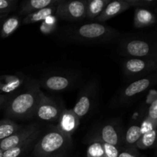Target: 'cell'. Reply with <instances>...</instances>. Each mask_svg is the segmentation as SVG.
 <instances>
[{"label":"cell","mask_w":157,"mask_h":157,"mask_svg":"<svg viewBox=\"0 0 157 157\" xmlns=\"http://www.w3.org/2000/svg\"><path fill=\"white\" fill-rule=\"evenodd\" d=\"M130 8V6L126 2L125 0H115L110 2L102 13L96 18V21L99 22H104L123 13Z\"/></svg>","instance_id":"cell-15"},{"label":"cell","mask_w":157,"mask_h":157,"mask_svg":"<svg viewBox=\"0 0 157 157\" xmlns=\"http://www.w3.org/2000/svg\"><path fill=\"white\" fill-rule=\"evenodd\" d=\"M10 96L11 95L5 94L0 92V110L6 107L7 102L9 101V98H10Z\"/></svg>","instance_id":"cell-33"},{"label":"cell","mask_w":157,"mask_h":157,"mask_svg":"<svg viewBox=\"0 0 157 157\" xmlns=\"http://www.w3.org/2000/svg\"><path fill=\"white\" fill-rule=\"evenodd\" d=\"M147 117H148L149 119L154 121V122H157V99L153 101L149 105Z\"/></svg>","instance_id":"cell-31"},{"label":"cell","mask_w":157,"mask_h":157,"mask_svg":"<svg viewBox=\"0 0 157 157\" xmlns=\"http://www.w3.org/2000/svg\"><path fill=\"white\" fill-rule=\"evenodd\" d=\"M110 0H87L86 18L96 19L103 12Z\"/></svg>","instance_id":"cell-20"},{"label":"cell","mask_w":157,"mask_h":157,"mask_svg":"<svg viewBox=\"0 0 157 157\" xmlns=\"http://www.w3.org/2000/svg\"><path fill=\"white\" fill-rule=\"evenodd\" d=\"M156 73L146 78L131 81L118 93L114 104L117 107H126L132 104L141 98L156 81Z\"/></svg>","instance_id":"cell-5"},{"label":"cell","mask_w":157,"mask_h":157,"mask_svg":"<svg viewBox=\"0 0 157 157\" xmlns=\"http://www.w3.org/2000/svg\"><path fill=\"white\" fill-rule=\"evenodd\" d=\"M6 16H7V15H3V14H0V19L6 18Z\"/></svg>","instance_id":"cell-35"},{"label":"cell","mask_w":157,"mask_h":157,"mask_svg":"<svg viewBox=\"0 0 157 157\" xmlns=\"http://www.w3.org/2000/svg\"><path fill=\"white\" fill-rule=\"evenodd\" d=\"M2 154H3V151L0 150V157H2Z\"/></svg>","instance_id":"cell-36"},{"label":"cell","mask_w":157,"mask_h":157,"mask_svg":"<svg viewBox=\"0 0 157 157\" xmlns=\"http://www.w3.org/2000/svg\"><path fill=\"white\" fill-rule=\"evenodd\" d=\"M117 51L127 58H157L156 41L140 35H121L117 38Z\"/></svg>","instance_id":"cell-3"},{"label":"cell","mask_w":157,"mask_h":157,"mask_svg":"<svg viewBox=\"0 0 157 157\" xmlns=\"http://www.w3.org/2000/svg\"><path fill=\"white\" fill-rule=\"evenodd\" d=\"M55 157H67V153L66 154H61V155H58V156H55Z\"/></svg>","instance_id":"cell-34"},{"label":"cell","mask_w":157,"mask_h":157,"mask_svg":"<svg viewBox=\"0 0 157 157\" xmlns=\"http://www.w3.org/2000/svg\"><path fill=\"white\" fill-rule=\"evenodd\" d=\"M41 132L39 126L35 123L29 124L27 126H23L18 131L12 134L9 137L0 141V150L2 151L9 150L11 148L16 147L22 144L24 141L32 137L34 135Z\"/></svg>","instance_id":"cell-12"},{"label":"cell","mask_w":157,"mask_h":157,"mask_svg":"<svg viewBox=\"0 0 157 157\" xmlns=\"http://www.w3.org/2000/svg\"><path fill=\"white\" fill-rule=\"evenodd\" d=\"M21 18L18 15H12L6 18L2 23L0 35L2 38H6L12 35L21 24Z\"/></svg>","instance_id":"cell-21"},{"label":"cell","mask_w":157,"mask_h":157,"mask_svg":"<svg viewBox=\"0 0 157 157\" xmlns=\"http://www.w3.org/2000/svg\"><path fill=\"white\" fill-rule=\"evenodd\" d=\"M118 157H144L138 151L136 147H126L123 150H121Z\"/></svg>","instance_id":"cell-29"},{"label":"cell","mask_w":157,"mask_h":157,"mask_svg":"<svg viewBox=\"0 0 157 157\" xmlns=\"http://www.w3.org/2000/svg\"><path fill=\"white\" fill-rule=\"evenodd\" d=\"M57 6L58 5L49 6V7L44 8V9H40L36 12L29 14V15H25L24 18L21 20V23H22V25H32L34 23L44 21L47 18L55 14Z\"/></svg>","instance_id":"cell-19"},{"label":"cell","mask_w":157,"mask_h":157,"mask_svg":"<svg viewBox=\"0 0 157 157\" xmlns=\"http://www.w3.org/2000/svg\"><path fill=\"white\" fill-rule=\"evenodd\" d=\"M157 58H127L122 64L124 76L130 81H136L156 73Z\"/></svg>","instance_id":"cell-7"},{"label":"cell","mask_w":157,"mask_h":157,"mask_svg":"<svg viewBox=\"0 0 157 157\" xmlns=\"http://www.w3.org/2000/svg\"><path fill=\"white\" fill-rule=\"evenodd\" d=\"M61 0H28L21 2L18 7V16H25L34 12L58 5Z\"/></svg>","instance_id":"cell-16"},{"label":"cell","mask_w":157,"mask_h":157,"mask_svg":"<svg viewBox=\"0 0 157 157\" xmlns=\"http://www.w3.org/2000/svg\"><path fill=\"white\" fill-rule=\"evenodd\" d=\"M22 127L21 124H17L15 121L7 118L0 121V141L12 136Z\"/></svg>","instance_id":"cell-22"},{"label":"cell","mask_w":157,"mask_h":157,"mask_svg":"<svg viewBox=\"0 0 157 157\" xmlns=\"http://www.w3.org/2000/svg\"><path fill=\"white\" fill-rule=\"evenodd\" d=\"M157 127V122L151 121L149 119L148 117H146L144 120H143L142 123L140 125V129L141 134L144 135L145 133H149V132L152 131L153 130H156Z\"/></svg>","instance_id":"cell-28"},{"label":"cell","mask_w":157,"mask_h":157,"mask_svg":"<svg viewBox=\"0 0 157 157\" xmlns=\"http://www.w3.org/2000/svg\"><path fill=\"white\" fill-rule=\"evenodd\" d=\"M142 134L140 129V125L132 124L128 127L127 132L124 133L123 144H124L126 147H135L136 142L139 140Z\"/></svg>","instance_id":"cell-23"},{"label":"cell","mask_w":157,"mask_h":157,"mask_svg":"<svg viewBox=\"0 0 157 157\" xmlns=\"http://www.w3.org/2000/svg\"><path fill=\"white\" fill-rule=\"evenodd\" d=\"M156 17L151 10L148 9L136 8L133 18V26L136 29L149 27L154 25Z\"/></svg>","instance_id":"cell-17"},{"label":"cell","mask_w":157,"mask_h":157,"mask_svg":"<svg viewBox=\"0 0 157 157\" xmlns=\"http://www.w3.org/2000/svg\"><path fill=\"white\" fill-rule=\"evenodd\" d=\"M87 157H105L104 142L96 136H92L87 149Z\"/></svg>","instance_id":"cell-24"},{"label":"cell","mask_w":157,"mask_h":157,"mask_svg":"<svg viewBox=\"0 0 157 157\" xmlns=\"http://www.w3.org/2000/svg\"><path fill=\"white\" fill-rule=\"evenodd\" d=\"M28 77L22 73H14L0 76V92L12 95L19 91L27 81Z\"/></svg>","instance_id":"cell-13"},{"label":"cell","mask_w":157,"mask_h":157,"mask_svg":"<svg viewBox=\"0 0 157 157\" xmlns=\"http://www.w3.org/2000/svg\"><path fill=\"white\" fill-rule=\"evenodd\" d=\"M64 108L62 103L41 91L34 117L43 122L57 123Z\"/></svg>","instance_id":"cell-9"},{"label":"cell","mask_w":157,"mask_h":157,"mask_svg":"<svg viewBox=\"0 0 157 157\" xmlns=\"http://www.w3.org/2000/svg\"><path fill=\"white\" fill-rule=\"evenodd\" d=\"M126 2L131 7L147 9V8L155 7L156 5V0H125Z\"/></svg>","instance_id":"cell-26"},{"label":"cell","mask_w":157,"mask_h":157,"mask_svg":"<svg viewBox=\"0 0 157 157\" xmlns=\"http://www.w3.org/2000/svg\"><path fill=\"white\" fill-rule=\"evenodd\" d=\"M104 150L105 157H118V155L121 152L120 147L106 143H104Z\"/></svg>","instance_id":"cell-30"},{"label":"cell","mask_w":157,"mask_h":157,"mask_svg":"<svg viewBox=\"0 0 157 157\" xmlns=\"http://www.w3.org/2000/svg\"><path fill=\"white\" fill-rule=\"evenodd\" d=\"M72 144V137L64 134L55 126L41 137L38 138L33 147L35 157H55L66 154Z\"/></svg>","instance_id":"cell-4"},{"label":"cell","mask_w":157,"mask_h":157,"mask_svg":"<svg viewBox=\"0 0 157 157\" xmlns=\"http://www.w3.org/2000/svg\"><path fill=\"white\" fill-rule=\"evenodd\" d=\"M40 136H41V133H37V134L32 136V137L26 140L22 144H19L13 148L6 150V151H3L2 157H20L22 156L26 152L33 148Z\"/></svg>","instance_id":"cell-18"},{"label":"cell","mask_w":157,"mask_h":157,"mask_svg":"<svg viewBox=\"0 0 157 157\" xmlns=\"http://www.w3.org/2000/svg\"><path fill=\"white\" fill-rule=\"evenodd\" d=\"M87 0H61L57 6L55 15L68 21H82L86 18Z\"/></svg>","instance_id":"cell-10"},{"label":"cell","mask_w":157,"mask_h":157,"mask_svg":"<svg viewBox=\"0 0 157 157\" xmlns=\"http://www.w3.org/2000/svg\"><path fill=\"white\" fill-rule=\"evenodd\" d=\"M124 129L119 122H107L102 124L98 129L96 136L106 144H111L117 147H121L124 141Z\"/></svg>","instance_id":"cell-11"},{"label":"cell","mask_w":157,"mask_h":157,"mask_svg":"<svg viewBox=\"0 0 157 157\" xmlns=\"http://www.w3.org/2000/svg\"><path fill=\"white\" fill-rule=\"evenodd\" d=\"M41 91L38 80L28 78L24 87L10 96L5 107L6 118L29 120L34 117Z\"/></svg>","instance_id":"cell-1"},{"label":"cell","mask_w":157,"mask_h":157,"mask_svg":"<svg viewBox=\"0 0 157 157\" xmlns=\"http://www.w3.org/2000/svg\"><path fill=\"white\" fill-rule=\"evenodd\" d=\"M17 0H0V14L8 15L18 6Z\"/></svg>","instance_id":"cell-27"},{"label":"cell","mask_w":157,"mask_h":157,"mask_svg":"<svg viewBox=\"0 0 157 157\" xmlns=\"http://www.w3.org/2000/svg\"><path fill=\"white\" fill-rule=\"evenodd\" d=\"M156 130H153L149 133L142 135L136 142L135 147L140 150H148L153 148L156 143Z\"/></svg>","instance_id":"cell-25"},{"label":"cell","mask_w":157,"mask_h":157,"mask_svg":"<svg viewBox=\"0 0 157 157\" xmlns=\"http://www.w3.org/2000/svg\"><path fill=\"white\" fill-rule=\"evenodd\" d=\"M121 35L107 25L93 22L66 28L61 32V38L77 44H103L116 41Z\"/></svg>","instance_id":"cell-2"},{"label":"cell","mask_w":157,"mask_h":157,"mask_svg":"<svg viewBox=\"0 0 157 157\" xmlns=\"http://www.w3.org/2000/svg\"><path fill=\"white\" fill-rule=\"evenodd\" d=\"M99 94V84L96 80H91L84 84L80 90L78 100L72 110L80 118L87 117L96 106Z\"/></svg>","instance_id":"cell-8"},{"label":"cell","mask_w":157,"mask_h":157,"mask_svg":"<svg viewBox=\"0 0 157 157\" xmlns=\"http://www.w3.org/2000/svg\"><path fill=\"white\" fill-rule=\"evenodd\" d=\"M80 118L75 113L72 109H67L64 107L55 126L58 130L62 132L64 134L72 137L80 124Z\"/></svg>","instance_id":"cell-14"},{"label":"cell","mask_w":157,"mask_h":157,"mask_svg":"<svg viewBox=\"0 0 157 157\" xmlns=\"http://www.w3.org/2000/svg\"><path fill=\"white\" fill-rule=\"evenodd\" d=\"M79 81V74L72 71H58L45 74L38 82L40 87L50 92L59 93L73 89Z\"/></svg>","instance_id":"cell-6"},{"label":"cell","mask_w":157,"mask_h":157,"mask_svg":"<svg viewBox=\"0 0 157 157\" xmlns=\"http://www.w3.org/2000/svg\"><path fill=\"white\" fill-rule=\"evenodd\" d=\"M43 21H44V22L42 23V25H41V32H44V33L46 34H48L50 33V32H52V31L54 30V27H55V25H56L55 21L49 23L46 19Z\"/></svg>","instance_id":"cell-32"}]
</instances>
